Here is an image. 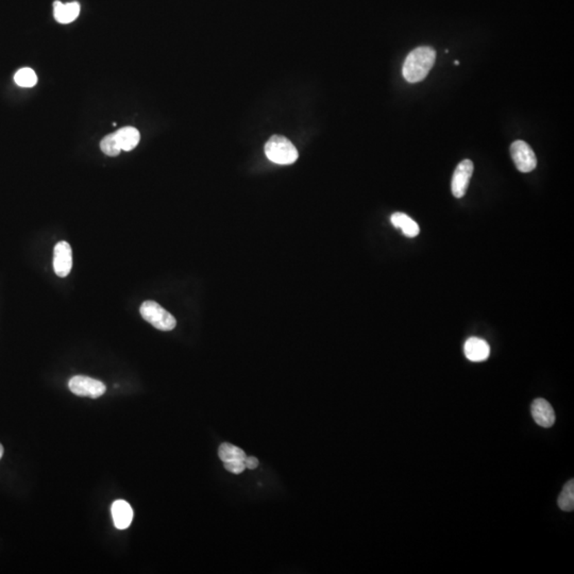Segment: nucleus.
<instances>
[{
  "label": "nucleus",
  "mask_w": 574,
  "mask_h": 574,
  "mask_svg": "<svg viewBox=\"0 0 574 574\" xmlns=\"http://www.w3.org/2000/svg\"><path fill=\"white\" fill-rule=\"evenodd\" d=\"M436 52L429 46L417 47L406 56L403 76L410 83L423 81L434 66Z\"/></svg>",
  "instance_id": "obj_1"
},
{
  "label": "nucleus",
  "mask_w": 574,
  "mask_h": 574,
  "mask_svg": "<svg viewBox=\"0 0 574 574\" xmlns=\"http://www.w3.org/2000/svg\"><path fill=\"white\" fill-rule=\"evenodd\" d=\"M265 153L268 160L279 165H290L298 160V150L288 138L273 136L265 145Z\"/></svg>",
  "instance_id": "obj_2"
},
{
  "label": "nucleus",
  "mask_w": 574,
  "mask_h": 574,
  "mask_svg": "<svg viewBox=\"0 0 574 574\" xmlns=\"http://www.w3.org/2000/svg\"><path fill=\"white\" fill-rule=\"evenodd\" d=\"M140 315L160 331H171L177 326V320L169 312L162 308L157 302H144L140 308Z\"/></svg>",
  "instance_id": "obj_3"
},
{
  "label": "nucleus",
  "mask_w": 574,
  "mask_h": 574,
  "mask_svg": "<svg viewBox=\"0 0 574 574\" xmlns=\"http://www.w3.org/2000/svg\"><path fill=\"white\" fill-rule=\"evenodd\" d=\"M68 387L73 394L80 397H89L92 399L101 397L107 390V387L101 381L85 376H76L70 379Z\"/></svg>",
  "instance_id": "obj_4"
},
{
  "label": "nucleus",
  "mask_w": 574,
  "mask_h": 574,
  "mask_svg": "<svg viewBox=\"0 0 574 574\" xmlns=\"http://www.w3.org/2000/svg\"><path fill=\"white\" fill-rule=\"evenodd\" d=\"M511 154L513 163L521 173H531L536 169V156L528 142L515 140L511 146Z\"/></svg>",
  "instance_id": "obj_5"
},
{
  "label": "nucleus",
  "mask_w": 574,
  "mask_h": 574,
  "mask_svg": "<svg viewBox=\"0 0 574 574\" xmlns=\"http://www.w3.org/2000/svg\"><path fill=\"white\" fill-rule=\"evenodd\" d=\"M474 173V163L470 160H464L458 164L451 183L453 196L462 198L469 187L470 179Z\"/></svg>",
  "instance_id": "obj_6"
},
{
  "label": "nucleus",
  "mask_w": 574,
  "mask_h": 574,
  "mask_svg": "<svg viewBox=\"0 0 574 574\" xmlns=\"http://www.w3.org/2000/svg\"><path fill=\"white\" fill-rule=\"evenodd\" d=\"M73 267V251L67 242H59L54 246V268L56 276L65 278Z\"/></svg>",
  "instance_id": "obj_7"
},
{
  "label": "nucleus",
  "mask_w": 574,
  "mask_h": 574,
  "mask_svg": "<svg viewBox=\"0 0 574 574\" xmlns=\"http://www.w3.org/2000/svg\"><path fill=\"white\" fill-rule=\"evenodd\" d=\"M531 413L537 425L542 427H551L555 423V412L546 400L535 399L531 405Z\"/></svg>",
  "instance_id": "obj_8"
},
{
  "label": "nucleus",
  "mask_w": 574,
  "mask_h": 574,
  "mask_svg": "<svg viewBox=\"0 0 574 574\" xmlns=\"http://www.w3.org/2000/svg\"><path fill=\"white\" fill-rule=\"evenodd\" d=\"M113 522L118 530H126L134 520V509L125 500H117L112 504Z\"/></svg>",
  "instance_id": "obj_9"
},
{
  "label": "nucleus",
  "mask_w": 574,
  "mask_h": 574,
  "mask_svg": "<svg viewBox=\"0 0 574 574\" xmlns=\"http://www.w3.org/2000/svg\"><path fill=\"white\" fill-rule=\"evenodd\" d=\"M464 351L471 362H484L489 357L490 347L484 339L471 337L465 343Z\"/></svg>",
  "instance_id": "obj_10"
},
{
  "label": "nucleus",
  "mask_w": 574,
  "mask_h": 574,
  "mask_svg": "<svg viewBox=\"0 0 574 574\" xmlns=\"http://www.w3.org/2000/svg\"><path fill=\"white\" fill-rule=\"evenodd\" d=\"M80 5L78 3H63L61 1L54 3V17L60 23H73L80 14Z\"/></svg>",
  "instance_id": "obj_11"
},
{
  "label": "nucleus",
  "mask_w": 574,
  "mask_h": 574,
  "mask_svg": "<svg viewBox=\"0 0 574 574\" xmlns=\"http://www.w3.org/2000/svg\"><path fill=\"white\" fill-rule=\"evenodd\" d=\"M119 147L124 151L134 150L140 140V131L134 127H125L114 134Z\"/></svg>",
  "instance_id": "obj_12"
},
{
  "label": "nucleus",
  "mask_w": 574,
  "mask_h": 574,
  "mask_svg": "<svg viewBox=\"0 0 574 574\" xmlns=\"http://www.w3.org/2000/svg\"><path fill=\"white\" fill-rule=\"evenodd\" d=\"M390 222L398 229H401L407 237H415L421 232L417 222H414L410 216L404 213H394L390 217Z\"/></svg>",
  "instance_id": "obj_13"
},
{
  "label": "nucleus",
  "mask_w": 574,
  "mask_h": 574,
  "mask_svg": "<svg viewBox=\"0 0 574 574\" xmlns=\"http://www.w3.org/2000/svg\"><path fill=\"white\" fill-rule=\"evenodd\" d=\"M218 456L224 463L244 460L247 456L245 451L242 450L238 447L233 446V445L228 444V443L220 445V449H218Z\"/></svg>",
  "instance_id": "obj_14"
},
{
  "label": "nucleus",
  "mask_w": 574,
  "mask_h": 574,
  "mask_svg": "<svg viewBox=\"0 0 574 574\" xmlns=\"http://www.w3.org/2000/svg\"><path fill=\"white\" fill-rule=\"evenodd\" d=\"M557 504L560 509L564 511H572L574 509V481L570 480L564 486L560 497H558Z\"/></svg>",
  "instance_id": "obj_15"
},
{
  "label": "nucleus",
  "mask_w": 574,
  "mask_h": 574,
  "mask_svg": "<svg viewBox=\"0 0 574 574\" xmlns=\"http://www.w3.org/2000/svg\"><path fill=\"white\" fill-rule=\"evenodd\" d=\"M14 81L19 87H33L38 83V77L31 68H21L15 74Z\"/></svg>",
  "instance_id": "obj_16"
},
{
  "label": "nucleus",
  "mask_w": 574,
  "mask_h": 574,
  "mask_svg": "<svg viewBox=\"0 0 574 574\" xmlns=\"http://www.w3.org/2000/svg\"><path fill=\"white\" fill-rule=\"evenodd\" d=\"M100 148L103 153L107 154L109 157H116L122 151L114 134H109V136L103 138L100 142Z\"/></svg>",
  "instance_id": "obj_17"
},
{
  "label": "nucleus",
  "mask_w": 574,
  "mask_h": 574,
  "mask_svg": "<svg viewBox=\"0 0 574 574\" xmlns=\"http://www.w3.org/2000/svg\"><path fill=\"white\" fill-rule=\"evenodd\" d=\"M224 464L226 471L232 472V474H242L246 469L244 460H234V462L224 463Z\"/></svg>",
  "instance_id": "obj_18"
},
{
  "label": "nucleus",
  "mask_w": 574,
  "mask_h": 574,
  "mask_svg": "<svg viewBox=\"0 0 574 574\" xmlns=\"http://www.w3.org/2000/svg\"><path fill=\"white\" fill-rule=\"evenodd\" d=\"M244 464H245V467L248 468V469H255L259 466V460H257V458H253V456H246L245 460H244Z\"/></svg>",
  "instance_id": "obj_19"
},
{
  "label": "nucleus",
  "mask_w": 574,
  "mask_h": 574,
  "mask_svg": "<svg viewBox=\"0 0 574 574\" xmlns=\"http://www.w3.org/2000/svg\"><path fill=\"white\" fill-rule=\"evenodd\" d=\"M3 447L0 445V460L3 458Z\"/></svg>",
  "instance_id": "obj_20"
},
{
  "label": "nucleus",
  "mask_w": 574,
  "mask_h": 574,
  "mask_svg": "<svg viewBox=\"0 0 574 574\" xmlns=\"http://www.w3.org/2000/svg\"><path fill=\"white\" fill-rule=\"evenodd\" d=\"M454 64H456V65H460V62L456 61L454 62Z\"/></svg>",
  "instance_id": "obj_21"
}]
</instances>
